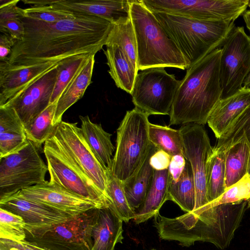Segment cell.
I'll return each instance as SVG.
<instances>
[{
	"label": "cell",
	"instance_id": "6da1fadb",
	"mask_svg": "<svg viewBox=\"0 0 250 250\" xmlns=\"http://www.w3.org/2000/svg\"><path fill=\"white\" fill-rule=\"evenodd\" d=\"M76 14L74 18L55 22L22 18L24 35L16 41L7 62L29 66L78 55H95L105 45L112 23L99 17Z\"/></svg>",
	"mask_w": 250,
	"mask_h": 250
},
{
	"label": "cell",
	"instance_id": "7a4b0ae2",
	"mask_svg": "<svg viewBox=\"0 0 250 250\" xmlns=\"http://www.w3.org/2000/svg\"><path fill=\"white\" fill-rule=\"evenodd\" d=\"M247 204V201L222 204L174 218L166 217L158 212L154 216V226L162 240L177 241L187 247L195 242H208L223 250L233 239Z\"/></svg>",
	"mask_w": 250,
	"mask_h": 250
},
{
	"label": "cell",
	"instance_id": "3957f363",
	"mask_svg": "<svg viewBox=\"0 0 250 250\" xmlns=\"http://www.w3.org/2000/svg\"><path fill=\"white\" fill-rule=\"evenodd\" d=\"M221 48H217L187 69L169 113L168 126L190 123L204 125L221 99Z\"/></svg>",
	"mask_w": 250,
	"mask_h": 250
},
{
	"label": "cell",
	"instance_id": "277c9868",
	"mask_svg": "<svg viewBox=\"0 0 250 250\" xmlns=\"http://www.w3.org/2000/svg\"><path fill=\"white\" fill-rule=\"evenodd\" d=\"M152 12L182 52L187 69L222 46L235 26L234 21H205Z\"/></svg>",
	"mask_w": 250,
	"mask_h": 250
},
{
	"label": "cell",
	"instance_id": "5b68a950",
	"mask_svg": "<svg viewBox=\"0 0 250 250\" xmlns=\"http://www.w3.org/2000/svg\"><path fill=\"white\" fill-rule=\"evenodd\" d=\"M130 16L137 41L138 70L155 67L187 69L178 46L142 0H130Z\"/></svg>",
	"mask_w": 250,
	"mask_h": 250
},
{
	"label": "cell",
	"instance_id": "8992f818",
	"mask_svg": "<svg viewBox=\"0 0 250 250\" xmlns=\"http://www.w3.org/2000/svg\"><path fill=\"white\" fill-rule=\"evenodd\" d=\"M148 118L135 107L126 112L117 130L116 150L110 172L122 182L138 170L150 148Z\"/></svg>",
	"mask_w": 250,
	"mask_h": 250
},
{
	"label": "cell",
	"instance_id": "52a82bcc",
	"mask_svg": "<svg viewBox=\"0 0 250 250\" xmlns=\"http://www.w3.org/2000/svg\"><path fill=\"white\" fill-rule=\"evenodd\" d=\"M43 152L49 182L95 202L100 208L110 206V199L87 175L54 134L44 143Z\"/></svg>",
	"mask_w": 250,
	"mask_h": 250
},
{
	"label": "cell",
	"instance_id": "ba28073f",
	"mask_svg": "<svg viewBox=\"0 0 250 250\" xmlns=\"http://www.w3.org/2000/svg\"><path fill=\"white\" fill-rule=\"evenodd\" d=\"M41 149L28 140L20 150L0 159V199L46 181L48 167Z\"/></svg>",
	"mask_w": 250,
	"mask_h": 250
},
{
	"label": "cell",
	"instance_id": "9c48e42d",
	"mask_svg": "<svg viewBox=\"0 0 250 250\" xmlns=\"http://www.w3.org/2000/svg\"><path fill=\"white\" fill-rule=\"evenodd\" d=\"M98 209H90L50 228L26 232L25 240L47 250H91Z\"/></svg>",
	"mask_w": 250,
	"mask_h": 250
},
{
	"label": "cell",
	"instance_id": "30bf717a",
	"mask_svg": "<svg viewBox=\"0 0 250 250\" xmlns=\"http://www.w3.org/2000/svg\"><path fill=\"white\" fill-rule=\"evenodd\" d=\"M181 81L165 67L141 70L136 76L130 95L136 107L147 114L169 115Z\"/></svg>",
	"mask_w": 250,
	"mask_h": 250
},
{
	"label": "cell",
	"instance_id": "8fae6325",
	"mask_svg": "<svg viewBox=\"0 0 250 250\" xmlns=\"http://www.w3.org/2000/svg\"><path fill=\"white\" fill-rule=\"evenodd\" d=\"M221 48V99L230 97L243 87L250 73V36L243 26H235Z\"/></svg>",
	"mask_w": 250,
	"mask_h": 250
},
{
	"label": "cell",
	"instance_id": "7c38bea8",
	"mask_svg": "<svg viewBox=\"0 0 250 250\" xmlns=\"http://www.w3.org/2000/svg\"><path fill=\"white\" fill-rule=\"evenodd\" d=\"M179 130L183 140V155L190 165L194 178L195 211L208 203L207 194V166L213 147L203 125L190 123L183 125Z\"/></svg>",
	"mask_w": 250,
	"mask_h": 250
},
{
	"label": "cell",
	"instance_id": "4fadbf2b",
	"mask_svg": "<svg viewBox=\"0 0 250 250\" xmlns=\"http://www.w3.org/2000/svg\"><path fill=\"white\" fill-rule=\"evenodd\" d=\"M54 134L87 175L107 196L106 187L109 170L103 167L93 153L77 123L62 121Z\"/></svg>",
	"mask_w": 250,
	"mask_h": 250
},
{
	"label": "cell",
	"instance_id": "5bb4252c",
	"mask_svg": "<svg viewBox=\"0 0 250 250\" xmlns=\"http://www.w3.org/2000/svg\"><path fill=\"white\" fill-rule=\"evenodd\" d=\"M0 208L22 218L26 232L50 228L74 216L47 205L27 199L18 192L0 199Z\"/></svg>",
	"mask_w": 250,
	"mask_h": 250
},
{
	"label": "cell",
	"instance_id": "9a60e30c",
	"mask_svg": "<svg viewBox=\"0 0 250 250\" xmlns=\"http://www.w3.org/2000/svg\"><path fill=\"white\" fill-rule=\"evenodd\" d=\"M150 10L192 19L225 21L230 15L227 0H141Z\"/></svg>",
	"mask_w": 250,
	"mask_h": 250
},
{
	"label": "cell",
	"instance_id": "2e32d148",
	"mask_svg": "<svg viewBox=\"0 0 250 250\" xmlns=\"http://www.w3.org/2000/svg\"><path fill=\"white\" fill-rule=\"evenodd\" d=\"M58 65L3 105L13 108L24 126L50 104L57 77Z\"/></svg>",
	"mask_w": 250,
	"mask_h": 250
},
{
	"label": "cell",
	"instance_id": "e0dca14e",
	"mask_svg": "<svg viewBox=\"0 0 250 250\" xmlns=\"http://www.w3.org/2000/svg\"><path fill=\"white\" fill-rule=\"evenodd\" d=\"M19 193L30 200L47 205L72 216L99 207L95 202L70 192L49 181L24 188Z\"/></svg>",
	"mask_w": 250,
	"mask_h": 250
},
{
	"label": "cell",
	"instance_id": "ac0fdd59",
	"mask_svg": "<svg viewBox=\"0 0 250 250\" xmlns=\"http://www.w3.org/2000/svg\"><path fill=\"white\" fill-rule=\"evenodd\" d=\"M130 0H35L36 6L48 5L74 14L93 16L104 19L112 24L130 17Z\"/></svg>",
	"mask_w": 250,
	"mask_h": 250
},
{
	"label": "cell",
	"instance_id": "d6986e66",
	"mask_svg": "<svg viewBox=\"0 0 250 250\" xmlns=\"http://www.w3.org/2000/svg\"><path fill=\"white\" fill-rule=\"evenodd\" d=\"M61 61L29 66L13 65L7 62H0V106L20 94L46 72L56 67Z\"/></svg>",
	"mask_w": 250,
	"mask_h": 250
},
{
	"label": "cell",
	"instance_id": "ffe728a7",
	"mask_svg": "<svg viewBox=\"0 0 250 250\" xmlns=\"http://www.w3.org/2000/svg\"><path fill=\"white\" fill-rule=\"evenodd\" d=\"M250 106V89L244 86L235 94L221 99L211 110L207 120V123L216 138H220Z\"/></svg>",
	"mask_w": 250,
	"mask_h": 250
},
{
	"label": "cell",
	"instance_id": "44dd1931",
	"mask_svg": "<svg viewBox=\"0 0 250 250\" xmlns=\"http://www.w3.org/2000/svg\"><path fill=\"white\" fill-rule=\"evenodd\" d=\"M123 221L109 207L99 208L92 230L91 250H115L118 243H122Z\"/></svg>",
	"mask_w": 250,
	"mask_h": 250
},
{
	"label": "cell",
	"instance_id": "7402d4cb",
	"mask_svg": "<svg viewBox=\"0 0 250 250\" xmlns=\"http://www.w3.org/2000/svg\"><path fill=\"white\" fill-rule=\"evenodd\" d=\"M171 180L168 169H154L152 181L145 199L135 211L133 220L136 224L145 222L159 212L163 204L168 200V188Z\"/></svg>",
	"mask_w": 250,
	"mask_h": 250
},
{
	"label": "cell",
	"instance_id": "603a6c76",
	"mask_svg": "<svg viewBox=\"0 0 250 250\" xmlns=\"http://www.w3.org/2000/svg\"><path fill=\"white\" fill-rule=\"evenodd\" d=\"M79 118L80 128L85 141L101 164L110 171L115 149L111 140L112 135L106 132L101 124L93 123L88 115Z\"/></svg>",
	"mask_w": 250,
	"mask_h": 250
},
{
	"label": "cell",
	"instance_id": "cb8c5ba5",
	"mask_svg": "<svg viewBox=\"0 0 250 250\" xmlns=\"http://www.w3.org/2000/svg\"><path fill=\"white\" fill-rule=\"evenodd\" d=\"M92 55L70 82L59 99L53 121L55 126L62 121L64 113L81 99L91 83L95 62Z\"/></svg>",
	"mask_w": 250,
	"mask_h": 250
},
{
	"label": "cell",
	"instance_id": "d4e9b609",
	"mask_svg": "<svg viewBox=\"0 0 250 250\" xmlns=\"http://www.w3.org/2000/svg\"><path fill=\"white\" fill-rule=\"evenodd\" d=\"M157 149L151 144L146 156L138 170L129 178L123 182L128 204L135 211L143 203L150 187L154 169L149 164V160Z\"/></svg>",
	"mask_w": 250,
	"mask_h": 250
},
{
	"label": "cell",
	"instance_id": "484cf974",
	"mask_svg": "<svg viewBox=\"0 0 250 250\" xmlns=\"http://www.w3.org/2000/svg\"><path fill=\"white\" fill-rule=\"evenodd\" d=\"M104 51L109 67L108 73L117 87L130 94L138 71L116 44L106 43Z\"/></svg>",
	"mask_w": 250,
	"mask_h": 250
},
{
	"label": "cell",
	"instance_id": "4316f807",
	"mask_svg": "<svg viewBox=\"0 0 250 250\" xmlns=\"http://www.w3.org/2000/svg\"><path fill=\"white\" fill-rule=\"evenodd\" d=\"M224 151L226 189L238 182L247 173L250 145L244 137H242Z\"/></svg>",
	"mask_w": 250,
	"mask_h": 250
},
{
	"label": "cell",
	"instance_id": "83f0119b",
	"mask_svg": "<svg viewBox=\"0 0 250 250\" xmlns=\"http://www.w3.org/2000/svg\"><path fill=\"white\" fill-rule=\"evenodd\" d=\"M168 200H171L184 211L191 212L196 202L195 187L192 169L186 160L184 169L177 182L171 180L168 188Z\"/></svg>",
	"mask_w": 250,
	"mask_h": 250
},
{
	"label": "cell",
	"instance_id": "f1b7e54d",
	"mask_svg": "<svg viewBox=\"0 0 250 250\" xmlns=\"http://www.w3.org/2000/svg\"><path fill=\"white\" fill-rule=\"evenodd\" d=\"M106 43L117 45L132 65L138 70L137 45L130 17L112 24Z\"/></svg>",
	"mask_w": 250,
	"mask_h": 250
},
{
	"label": "cell",
	"instance_id": "f546056e",
	"mask_svg": "<svg viewBox=\"0 0 250 250\" xmlns=\"http://www.w3.org/2000/svg\"><path fill=\"white\" fill-rule=\"evenodd\" d=\"M225 152L213 147L207 166V194L208 203L214 201L225 192Z\"/></svg>",
	"mask_w": 250,
	"mask_h": 250
},
{
	"label": "cell",
	"instance_id": "4dcf8cb0",
	"mask_svg": "<svg viewBox=\"0 0 250 250\" xmlns=\"http://www.w3.org/2000/svg\"><path fill=\"white\" fill-rule=\"evenodd\" d=\"M148 136L150 143L158 150L166 152L171 157L183 155V140L179 129L150 123Z\"/></svg>",
	"mask_w": 250,
	"mask_h": 250
},
{
	"label": "cell",
	"instance_id": "1f68e13d",
	"mask_svg": "<svg viewBox=\"0 0 250 250\" xmlns=\"http://www.w3.org/2000/svg\"><path fill=\"white\" fill-rule=\"evenodd\" d=\"M58 101L50 104L45 110L24 126L28 140L41 149L42 148V145L53 136L57 128L53 125V121Z\"/></svg>",
	"mask_w": 250,
	"mask_h": 250
},
{
	"label": "cell",
	"instance_id": "d6a6232c",
	"mask_svg": "<svg viewBox=\"0 0 250 250\" xmlns=\"http://www.w3.org/2000/svg\"><path fill=\"white\" fill-rule=\"evenodd\" d=\"M93 55L95 54L78 55L66 58L60 62L57 66V77L50 104L59 100L75 76Z\"/></svg>",
	"mask_w": 250,
	"mask_h": 250
},
{
	"label": "cell",
	"instance_id": "836d02e7",
	"mask_svg": "<svg viewBox=\"0 0 250 250\" xmlns=\"http://www.w3.org/2000/svg\"><path fill=\"white\" fill-rule=\"evenodd\" d=\"M106 194L111 202L109 208L123 222L128 223L135 217V211L129 206L123 188V182L107 173Z\"/></svg>",
	"mask_w": 250,
	"mask_h": 250
},
{
	"label": "cell",
	"instance_id": "e575fe53",
	"mask_svg": "<svg viewBox=\"0 0 250 250\" xmlns=\"http://www.w3.org/2000/svg\"><path fill=\"white\" fill-rule=\"evenodd\" d=\"M242 137H244L250 145V106L217 139V144L213 147L224 151Z\"/></svg>",
	"mask_w": 250,
	"mask_h": 250
},
{
	"label": "cell",
	"instance_id": "d590c367",
	"mask_svg": "<svg viewBox=\"0 0 250 250\" xmlns=\"http://www.w3.org/2000/svg\"><path fill=\"white\" fill-rule=\"evenodd\" d=\"M25 223L21 217L0 208V238L16 242L25 240Z\"/></svg>",
	"mask_w": 250,
	"mask_h": 250
},
{
	"label": "cell",
	"instance_id": "8d00e7d4",
	"mask_svg": "<svg viewBox=\"0 0 250 250\" xmlns=\"http://www.w3.org/2000/svg\"><path fill=\"white\" fill-rule=\"evenodd\" d=\"M250 198V176L247 173L238 182L226 188L218 198L196 210L206 209L222 204L241 203L248 201Z\"/></svg>",
	"mask_w": 250,
	"mask_h": 250
},
{
	"label": "cell",
	"instance_id": "74e56055",
	"mask_svg": "<svg viewBox=\"0 0 250 250\" xmlns=\"http://www.w3.org/2000/svg\"><path fill=\"white\" fill-rule=\"evenodd\" d=\"M24 17L47 22H55L65 19H72L76 14L53 8L50 6H31L23 9Z\"/></svg>",
	"mask_w": 250,
	"mask_h": 250
},
{
	"label": "cell",
	"instance_id": "f35d334b",
	"mask_svg": "<svg viewBox=\"0 0 250 250\" xmlns=\"http://www.w3.org/2000/svg\"><path fill=\"white\" fill-rule=\"evenodd\" d=\"M28 140L25 133L14 131L0 133V159L19 151Z\"/></svg>",
	"mask_w": 250,
	"mask_h": 250
},
{
	"label": "cell",
	"instance_id": "ab89813d",
	"mask_svg": "<svg viewBox=\"0 0 250 250\" xmlns=\"http://www.w3.org/2000/svg\"><path fill=\"white\" fill-rule=\"evenodd\" d=\"M19 1V0H0V22L24 17L23 9L17 6Z\"/></svg>",
	"mask_w": 250,
	"mask_h": 250
},
{
	"label": "cell",
	"instance_id": "60d3db41",
	"mask_svg": "<svg viewBox=\"0 0 250 250\" xmlns=\"http://www.w3.org/2000/svg\"><path fill=\"white\" fill-rule=\"evenodd\" d=\"M1 32L9 35L16 41L21 40L24 35V25L21 19L0 22Z\"/></svg>",
	"mask_w": 250,
	"mask_h": 250
},
{
	"label": "cell",
	"instance_id": "b9f144b4",
	"mask_svg": "<svg viewBox=\"0 0 250 250\" xmlns=\"http://www.w3.org/2000/svg\"><path fill=\"white\" fill-rule=\"evenodd\" d=\"M172 157L166 152L157 149L151 156L149 164L156 170L168 168Z\"/></svg>",
	"mask_w": 250,
	"mask_h": 250
},
{
	"label": "cell",
	"instance_id": "7bdbcfd3",
	"mask_svg": "<svg viewBox=\"0 0 250 250\" xmlns=\"http://www.w3.org/2000/svg\"><path fill=\"white\" fill-rule=\"evenodd\" d=\"M186 164V160L183 155L172 157L168 169L172 181L177 182L179 180Z\"/></svg>",
	"mask_w": 250,
	"mask_h": 250
},
{
	"label": "cell",
	"instance_id": "ee69618b",
	"mask_svg": "<svg viewBox=\"0 0 250 250\" xmlns=\"http://www.w3.org/2000/svg\"><path fill=\"white\" fill-rule=\"evenodd\" d=\"M16 41L9 35L3 33L0 36V62H8Z\"/></svg>",
	"mask_w": 250,
	"mask_h": 250
},
{
	"label": "cell",
	"instance_id": "f6af8a7d",
	"mask_svg": "<svg viewBox=\"0 0 250 250\" xmlns=\"http://www.w3.org/2000/svg\"><path fill=\"white\" fill-rule=\"evenodd\" d=\"M0 249L2 250H33L23 241L16 242L0 238Z\"/></svg>",
	"mask_w": 250,
	"mask_h": 250
},
{
	"label": "cell",
	"instance_id": "bcb514c9",
	"mask_svg": "<svg viewBox=\"0 0 250 250\" xmlns=\"http://www.w3.org/2000/svg\"><path fill=\"white\" fill-rule=\"evenodd\" d=\"M243 17L246 26L250 32V9L246 10L243 14Z\"/></svg>",
	"mask_w": 250,
	"mask_h": 250
},
{
	"label": "cell",
	"instance_id": "7dc6e473",
	"mask_svg": "<svg viewBox=\"0 0 250 250\" xmlns=\"http://www.w3.org/2000/svg\"><path fill=\"white\" fill-rule=\"evenodd\" d=\"M23 242L27 245L28 246L32 248L33 250H45L44 249L41 248L39 247H38L35 245L32 244L28 242V241H26V240L24 241Z\"/></svg>",
	"mask_w": 250,
	"mask_h": 250
},
{
	"label": "cell",
	"instance_id": "c3c4849f",
	"mask_svg": "<svg viewBox=\"0 0 250 250\" xmlns=\"http://www.w3.org/2000/svg\"><path fill=\"white\" fill-rule=\"evenodd\" d=\"M243 86L250 89V73L245 80L243 83Z\"/></svg>",
	"mask_w": 250,
	"mask_h": 250
},
{
	"label": "cell",
	"instance_id": "681fc988",
	"mask_svg": "<svg viewBox=\"0 0 250 250\" xmlns=\"http://www.w3.org/2000/svg\"><path fill=\"white\" fill-rule=\"evenodd\" d=\"M247 173L250 176V158H249Z\"/></svg>",
	"mask_w": 250,
	"mask_h": 250
},
{
	"label": "cell",
	"instance_id": "f907efd6",
	"mask_svg": "<svg viewBox=\"0 0 250 250\" xmlns=\"http://www.w3.org/2000/svg\"><path fill=\"white\" fill-rule=\"evenodd\" d=\"M247 201H248V207L250 208V198Z\"/></svg>",
	"mask_w": 250,
	"mask_h": 250
},
{
	"label": "cell",
	"instance_id": "816d5d0a",
	"mask_svg": "<svg viewBox=\"0 0 250 250\" xmlns=\"http://www.w3.org/2000/svg\"><path fill=\"white\" fill-rule=\"evenodd\" d=\"M248 6L250 8V0H248Z\"/></svg>",
	"mask_w": 250,
	"mask_h": 250
},
{
	"label": "cell",
	"instance_id": "f5cc1de1",
	"mask_svg": "<svg viewBox=\"0 0 250 250\" xmlns=\"http://www.w3.org/2000/svg\"><path fill=\"white\" fill-rule=\"evenodd\" d=\"M156 250V249H152V250Z\"/></svg>",
	"mask_w": 250,
	"mask_h": 250
},
{
	"label": "cell",
	"instance_id": "db71d44e",
	"mask_svg": "<svg viewBox=\"0 0 250 250\" xmlns=\"http://www.w3.org/2000/svg\"><path fill=\"white\" fill-rule=\"evenodd\" d=\"M0 250H2V249H0Z\"/></svg>",
	"mask_w": 250,
	"mask_h": 250
}]
</instances>
